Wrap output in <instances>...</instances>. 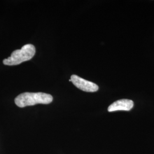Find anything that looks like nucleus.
I'll return each mask as SVG.
<instances>
[{
  "mask_svg": "<svg viewBox=\"0 0 154 154\" xmlns=\"http://www.w3.org/2000/svg\"><path fill=\"white\" fill-rule=\"evenodd\" d=\"M53 100V97L49 94L26 92L18 95L14 101L17 106L22 108L37 104H49Z\"/></svg>",
  "mask_w": 154,
  "mask_h": 154,
  "instance_id": "1",
  "label": "nucleus"
},
{
  "mask_svg": "<svg viewBox=\"0 0 154 154\" xmlns=\"http://www.w3.org/2000/svg\"><path fill=\"white\" fill-rule=\"evenodd\" d=\"M35 54V46L32 44L24 45L21 49L11 53V56L4 60L3 63L8 66H14L30 60Z\"/></svg>",
  "mask_w": 154,
  "mask_h": 154,
  "instance_id": "2",
  "label": "nucleus"
},
{
  "mask_svg": "<svg viewBox=\"0 0 154 154\" xmlns=\"http://www.w3.org/2000/svg\"><path fill=\"white\" fill-rule=\"evenodd\" d=\"M70 80L77 88L86 92H95L99 89L98 86L95 83L85 80L77 75H72Z\"/></svg>",
  "mask_w": 154,
  "mask_h": 154,
  "instance_id": "3",
  "label": "nucleus"
},
{
  "mask_svg": "<svg viewBox=\"0 0 154 154\" xmlns=\"http://www.w3.org/2000/svg\"><path fill=\"white\" fill-rule=\"evenodd\" d=\"M134 106V102L130 99H123L116 100L113 103L109 106L108 111L109 112H113L116 111H130Z\"/></svg>",
  "mask_w": 154,
  "mask_h": 154,
  "instance_id": "4",
  "label": "nucleus"
}]
</instances>
